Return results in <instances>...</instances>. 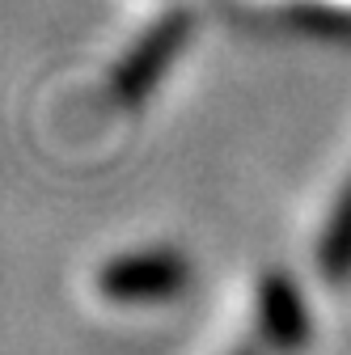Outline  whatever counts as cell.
<instances>
[{"label":"cell","instance_id":"obj_1","mask_svg":"<svg viewBox=\"0 0 351 355\" xmlns=\"http://www.w3.org/2000/svg\"><path fill=\"white\" fill-rule=\"evenodd\" d=\"M191 284V262L173 250H144V254H127L110 262L98 275V288L119 300V304H153L169 300Z\"/></svg>","mask_w":351,"mask_h":355},{"label":"cell","instance_id":"obj_2","mask_svg":"<svg viewBox=\"0 0 351 355\" xmlns=\"http://www.w3.org/2000/svg\"><path fill=\"white\" fill-rule=\"evenodd\" d=\"M187 34H191V13H182V9H178V13H165V17L140 38V47L119 64V72L110 76V98H114L119 106L144 102V94L153 89V80L169 68V60L178 55V47L187 42Z\"/></svg>","mask_w":351,"mask_h":355},{"label":"cell","instance_id":"obj_3","mask_svg":"<svg viewBox=\"0 0 351 355\" xmlns=\"http://www.w3.org/2000/svg\"><path fill=\"white\" fill-rule=\"evenodd\" d=\"M258 326L275 351H296L309 338V313L284 275H267L258 288Z\"/></svg>","mask_w":351,"mask_h":355},{"label":"cell","instance_id":"obj_4","mask_svg":"<svg viewBox=\"0 0 351 355\" xmlns=\"http://www.w3.org/2000/svg\"><path fill=\"white\" fill-rule=\"evenodd\" d=\"M322 271L326 279H351V187L343 191L330 225H326V237H322Z\"/></svg>","mask_w":351,"mask_h":355}]
</instances>
